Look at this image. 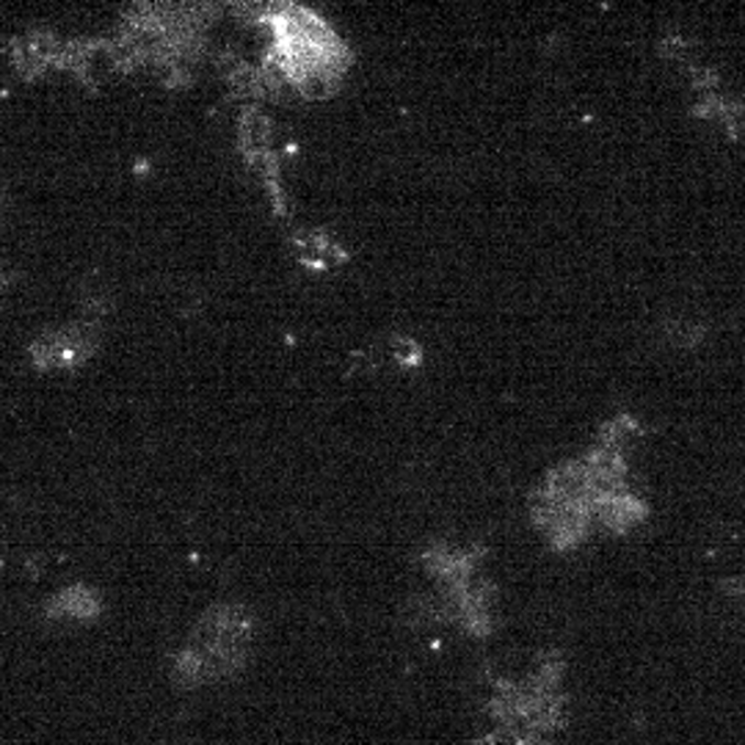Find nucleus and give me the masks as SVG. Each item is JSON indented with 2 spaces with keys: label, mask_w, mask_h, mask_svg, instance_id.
I'll return each instance as SVG.
<instances>
[{
  "label": "nucleus",
  "mask_w": 745,
  "mask_h": 745,
  "mask_svg": "<svg viewBox=\"0 0 745 745\" xmlns=\"http://www.w3.org/2000/svg\"><path fill=\"white\" fill-rule=\"evenodd\" d=\"M279 73L307 94H326L348 64L343 42L318 14L282 7L266 14Z\"/></svg>",
  "instance_id": "f257e3e1"
},
{
  "label": "nucleus",
  "mask_w": 745,
  "mask_h": 745,
  "mask_svg": "<svg viewBox=\"0 0 745 745\" xmlns=\"http://www.w3.org/2000/svg\"><path fill=\"white\" fill-rule=\"evenodd\" d=\"M51 613L64 619H91L100 613V602L89 588H67L51 602Z\"/></svg>",
  "instance_id": "f03ea898"
}]
</instances>
